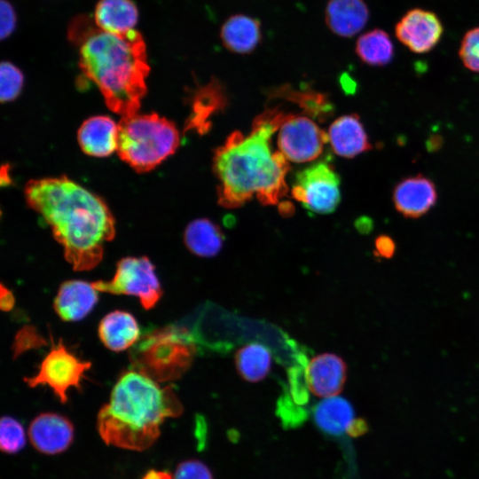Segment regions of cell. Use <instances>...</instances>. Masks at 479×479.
Segmentation results:
<instances>
[{
    "mask_svg": "<svg viewBox=\"0 0 479 479\" xmlns=\"http://www.w3.org/2000/svg\"><path fill=\"white\" fill-rule=\"evenodd\" d=\"M29 440L34 448L47 455L65 452L74 439V426L65 416L43 412L36 416L28 428Z\"/></svg>",
    "mask_w": 479,
    "mask_h": 479,
    "instance_id": "obj_12",
    "label": "cell"
},
{
    "mask_svg": "<svg viewBox=\"0 0 479 479\" xmlns=\"http://www.w3.org/2000/svg\"><path fill=\"white\" fill-rule=\"evenodd\" d=\"M327 136L333 151L344 158H353L373 149L364 125L356 114H346L334 121Z\"/></svg>",
    "mask_w": 479,
    "mask_h": 479,
    "instance_id": "obj_16",
    "label": "cell"
},
{
    "mask_svg": "<svg viewBox=\"0 0 479 479\" xmlns=\"http://www.w3.org/2000/svg\"><path fill=\"white\" fill-rule=\"evenodd\" d=\"M396 250V244L392 238L388 235H380L374 240V252L376 255L389 259Z\"/></svg>",
    "mask_w": 479,
    "mask_h": 479,
    "instance_id": "obj_32",
    "label": "cell"
},
{
    "mask_svg": "<svg viewBox=\"0 0 479 479\" xmlns=\"http://www.w3.org/2000/svg\"><path fill=\"white\" fill-rule=\"evenodd\" d=\"M172 479H214L206 464L197 459L184 460L177 466Z\"/></svg>",
    "mask_w": 479,
    "mask_h": 479,
    "instance_id": "obj_30",
    "label": "cell"
},
{
    "mask_svg": "<svg viewBox=\"0 0 479 479\" xmlns=\"http://www.w3.org/2000/svg\"><path fill=\"white\" fill-rule=\"evenodd\" d=\"M224 240V236L220 227L208 218L192 220L184 233L186 247L200 257H212L217 255L223 247Z\"/></svg>",
    "mask_w": 479,
    "mask_h": 479,
    "instance_id": "obj_22",
    "label": "cell"
},
{
    "mask_svg": "<svg viewBox=\"0 0 479 479\" xmlns=\"http://www.w3.org/2000/svg\"><path fill=\"white\" fill-rule=\"evenodd\" d=\"M90 366V362L80 360L59 340L43 359L38 373L35 376L24 378V381L30 388L49 386L64 404L67 401L68 389H80L84 373Z\"/></svg>",
    "mask_w": 479,
    "mask_h": 479,
    "instance_id": "obj_9",
    "label": "cell"
},
{
    "mask_svg": "<svg viewBox=\"0 0 479 479\" xmlns=\"http://www.w3.org/2000/svg\"><path fill=\"white\" fill-rule=\"evenodd\" d=\"M291 115L277 107L256 116L247 136L233 131L213 156V172L218 181L217 201L237 208L255 195L263 205H275L288 191L290 169L280 152L271 153V138Z\"/></svg>",
    "mask_w": 479,
    "mask_h": 479,
    "instance_id": "obj_1",
    "label": "cell"
},
{
    "mask_svg": "<svg viewBox=\"0 0 479 479\" xmlns=\"http://www.w3.org/2000/svg\"><path fill=\"white\" fill-rule=\"evenodd\" d=\"M196 353L191 331L178 323L144 331L130 349L129 357L131 369L161 383L180 379Z\"/></svg>",
    "mask_w": 479,
    "mask_h": 479,
    "instance_id": "obj_5",
    "label": "cell"
},
{
    "mask_svg": "<svg viewBox=\"0 0 479 479\" xmlns=\"http://www.w3.org/2000/svg\"><path fill=\"white\" fill-rule=\"evenodd\" d=\"M220 39L228 51L238 54H248L262 40L261 22L249 15L233 14L222 24Z\"/></svg>",
    "mask_w": 479,
    "mask_h": 479,
    "instance_id": "obj_19",
    "label": "cell"
},
{
    "mask_svg": "<svg viewBox=\"0 0 479 479\" xmlns=\"http://www.w3.org/2000/svg\"><path fill=\"white\" fill-rule=\"evenodd\" d=\"M118 124L106 115L93 116L78 130V143L82 150L93 157H106L117 149Z\"/></svg>",
    "mask_w": 479,
    "mask_h": 479,
    "instance_id": "obj_18",
    "label": "cell"
},
{
    "mask_svg": "<svg viewBox=\"0 0 479 479\" xmlns=\"http://www.w3.org/2000/svg\"><path fill=\"white\" fill-rule=\"evenodd\" d=\"M142 333L132 314L114 310L106 314L98 325V336L110 350L119 352L130 349L139 340Z\"/></svg>",
    "mask_w": 479,
    "mask_h": 479,
    "instance_id": "obj_20",
    "label": "cell"
},
{
    "mask_svg": "<svg viewBox=\"0 0 479 479\" xmlns=\"http://www.w3.org/2000/svg\"><path fill=\"white\" fill-rule=\"evenodd\" d=\"M444 26L438 16L421 8L409 10L397 23V38L411 51L427 53L440 42Z\"/></svg>",
    "mask_w": 479,
    "mask_h": 479,
    "instance_id": "obj_11",
    "label": "cell"
},
{
    "mask_svg": "<svg viewBox=\"0 0 479 479\" xmlns=\"http://www.w3.org/2000/svg\"><path fill=\"white\" fill-rule=\"evenodd\" d=\"M91 283L99 292L137 296L145 310L154 307L162 295L154 265L145 256L122 258L111 280Z\"/></svg>",
    "mask_w": 479,
    "mask_h": 479,
    "instance_id": "obj_7",
    "label": "cell"
},
{
    "mask_svg": "<svg viewBox=\"0 0 479 479\" xmlns=\"http://www.w3.org/2000/svg\"><path fill=\"white\" fill-rule=\"evenodd\" d=\"M270 97L281 98L297 104L305 113L320 122L327 119L334 112L333 104L325 94L314 90H295L283 85L269 92Z\"/></svg>",
    "mask_w": 479,
    "mask_h": 479,
    "instance_id": "obj_26",
    "label": "cell"
},
{
    "mask_svg": "<svg viewBox=\"0 0 479 479\" xmlns=\"http://www.w3.org/2000/svg\"><path fill=\"white\" fill-rule=\"evenodd\" d=\"M308 389L315 396L327 398L343 389L347 367L342 357L332 353L314 357L305 366Z\"/></svg>",
    "mask_w": 479,
    "mask_h": 479,
    "instance_id": "obj_14",
    "label": "cell"
},
{
    "mask_svg": "<svg viewBox=\"0 0 479 479\" xmlns=\"http://www.w3.org/2000/svg\"><path fill=\"white\" fill-rule=\"evenodd\" d=\"M24 77L22 72L12 63L3 61L0 67L1 102L14 100L20 93Z\"/></svg>",
    "mask_w": 479,
    "mask_h": 479,
    "instance_id": "obj_28",
    "label": "cell"
},
{
    "mask_svg": "<svg viewBox=\"0 0 479 479\" xmlns=\"http://www.w3.org/2000/svg\"><path fill=\"white\" fill-rule=\"evenodd\" d=\"M314 421L323 432L340 436L347 432L354 420V410L350 403L341 397H332L319 402L313 412Z\"/></svg>",
    "mask_w": 479,
    "mask_h": 479,
    "instance_id": "obj_23",
    "label": "cell"
},
{
    "mask_svg": "<svg viewBox=\"0 0 479 479\" xmlns=\"http://www.w3.org/2000/svg\"><path fill=\"white\" fill-rule=\"evenodd\" d=\"M294 208L292 204L286 202L279 205V213L283 216H292L294 213Z\"/></svg>",
    "mask_w": 479,
    "mask_h": 479,
    "instance_id": "obj_35",
    "label": "cell"
},
{
    "mask_svg": "<svg viewBox=\"0 0 479 479\" xmlns=\"http://www.w3.org/2000/svg\"><path fill=\"white\" fill-rule=\"evenodd\" d=\"M392 200L404 216L418 218L435 206L437 192L432 180L419 174L398 182L393 190Z\"/></svg>",
    "mask_w": 479,
    "mask_h": 479,
    "instance_id": "obj_13",
    "label": "cell"
},
{
    "mask_svg": "<svg viewBox=\"0 0 479 479\" xmlns=\"http://www.w3.org/2000/svg\"><path fill=\"white\" fill-rule=\"evenodd\" d=\"M459 56L465 67L479 73V27L469 29L464 35Z\"/></svg>",
    "mask_w": 479,
    "mask_h": 479,
    "instance_id": "obj_29",
    "label": "cell"
},
{
    "mask_svg": "<svg viewBox=\"0 0 479 479\" xmlns=\"http://www.w3.org/2000/svg\"><path fill=\"white\" fill-rule=\"evenodd\" d=\"M341 178L333 165L318 161L295 175L292 196L318 214L334 212L341 201Z\"/></svg>",
    "mask_w": 479,
    "mask_h": 479,
    "instance_id": "obj_8",
    "label": "cell"
},
{
    "mask_svg": "<svg viewBox=\"0 0 479 479\" xmlns=\"http://www.w3.org/2000/svg\"><path fill=\"white\" fill-rule=\"evenodd\" d=\"M25 444V431L20 421L11 416H3L0 421L1 451L13 454L20 452Z\"/></svg>",
    "mask_w": 479,
    "mask_h": 479,
    "instance_id": "obj_27",
    "label": "cell"
},
{
    "mask_svg": "<svg viewBox=\"0 0 479 479\" xmlns=\"http://www.w3.org/2000/svg\"><path fill=\"white\" fill-rule=\"evenodd\" d=\"M235 365L243 380L257 382L270 372L271 352L267 347L258 342L247 344L236 352Z\"/></svg>",
    "mask_w": 479,
    "mask_h": 479,
    "instance_id": "obj_25",
    "label": "cell"
},
{
    "mask_svg": "<svg viewBox=\"0 0 479 479\" xmlns=\"http://www.w3.org/2000/svg\"><path fill=\"white\" fill-rule=\"evenodd\" d=\"M24 194L74 270L89 271L100 263L104 243L115 235L114 218L100 197L65 176L30 180Z\"/></svg>",
    "mask_w": 479,
    "mask_h": 479,
    "instance_id": "obj_2",
    "label": "cell"
},
{
    "mask_svg": "<svg viewBox=\"0 0 479 479\" xmlns=\"http://www.w3.org/2000/svg\"><path fill=\"white\" fill-rule=\"evenodd\" d=\"M142 479H172V475L166 471L150 470Z\"/></svg>",
    "mask_w": 479,
    "mask_h": 479,
    "instance_id": "obj_34",
    "label": "cell"
},
{
    "mask_svg": "<svg viewBox=\"0 0 479 479\" xmlns=\"http://www.w3.org/2000/svg\"><path fill=\"white\" fill-rule=\"evenodd\" d=\"M74 43L82 74L98 86L109 109L122 117L138 113L150 71L142 35L135 29L113 34L94 23Z\"/></svg>",
    "mask_w": 479,
    "mask_h": 479,
    "instance_id": "obj_3",
    "label": "cell"
},
{
    "mask_svg": "<svg viewBox=\"0 0 479 479\" xmlns=\"http://www.w3.org/2000/svg\"><path fill=\"white\" fill-rule=\"evenodd\" d=\"M138 11L132 0H99L94 12L98 28L113 34H125L134 29Z\"/></svg>",
    "mask_w": 479,
    "mask_h": 479,
    "instance_id": "obj_21",
    "label": "cell"
},
{
    "mask_svg": "<svg viewBox=\"0 0 479 479\" xmlns=\"http://www.w3.org/2000/svg\"><path fill=\"white\" fill-rule=\"evenodd\" d=\"M179 132L174 122L158 114L122 117L118 124L119 157L137 172H148L177 149Z\"/></svg>",
    "mask_w": 479,
    "mask_h": 479,
    "instance_id": "obj_6",
    "label": "cell"
},
{
    "mask_svg": "<svg viewBox=\"0 0 479 479\" xmlns=\"http://www.w3.org/2000/svg\"><path fill=\"white\" fill-rule=\"evenodd\" d=\"M355 51L364 63L372 67H383L394 57V44L386 31L374 28L357 38Z\"/></svg>",
    "mask_w": 479,
    "mask_h": 479,
    "instance_id": "obj_24",
    "label": "cell"
},
{
    "mask_svg": "<svg viewBox=\"0 0 479 479\" xmlns=\"http://www.w3.org/2000/svg\"><path fill=\"white\" fill-rule=\"evenodd\" d=\"M0 16H1V27L0 34L1 39L4 40L8 37L15 29L16 27V12L12 4L7 0H1L0 2Z\"/></svg>",
    "mask_w": 479,
    "mask_h": 479,
    "instance_id": "obj_31",
    "label": "cell"
},
{
    "mask_svg": "<svg viewBox=\"0 0 479 479\" xmlns=\"http://www.w3.org/2000/svg\"><path fill=\"white\" fill-rule=\"evenodd\" d=\"M183 405L174 389L131 368L115 382L108 403L97 417V429L107 445L142 452L161 435L167 418L182 414Z\"/></svg>",
    "mask_w": 479,
    "mask_h": 479,
    "instance_id": "obj_4",
    "label": "cell"
},
{
    "mask_svg": "<svg viewBox=\"0 0 479 479\" xmlns=\"http://www.w3.org/2000/svg\"><path fill=\"white\" fill-rule=\"evenodd\" d=\"M328 136L310 118L292 114L279 130L280 153L294 162H307L322 153Z\"/></svg>",
    "mask_w": 479,
    "mask_h": 479,
    "instance_id": "obj_10",
    "label": "cell"
},
{
    "mask_svg": "<svg viewBox=\"0 0 479 479\" xmlns=\"http://www.w3.org/2000/svg\"><path fill=\"white\" fill-rule=\"evenodd\" d=\"M98 301L92 283L73 279L63 282L54 300V309L64 321H78L86 317Z\"/></svg>",
    "mask_w": 479,
    "mask_h": 479,
    "instance_id": "obj_15",
    "label": "cell"
},
{
    "mask_svg": "<svg viewBox=\"0 0 479 479\" xmlns=\"http://www.w3.org/2000/svg\"><path fill=\"white\" fill-rule=\"evenodd\" d=\"M369 9L364 0H328L325 10L327 27L342 37L359 33L369 20Z\"/></svg>",
    "mask_w": 479,
    "mask_h": 479,
    "instance_id": "obj_17",
    "label": "cell"
},
{
    "mask_svg": "<svg viewBox=\"0 0 479 479\" xmlns=\"http://www.w3.org/2000/svg\"><path fill=\"white\" fill-rule=\"evenodd\" d=\"M367 431V424L362 419H354L348 428L347 433L350 436H358Z\"/></svg>",
    "mask_w": 479,
    "mask_h": 479,
    "instance_id": "obj_33",
    "label": "cell"
}]
</instances>
